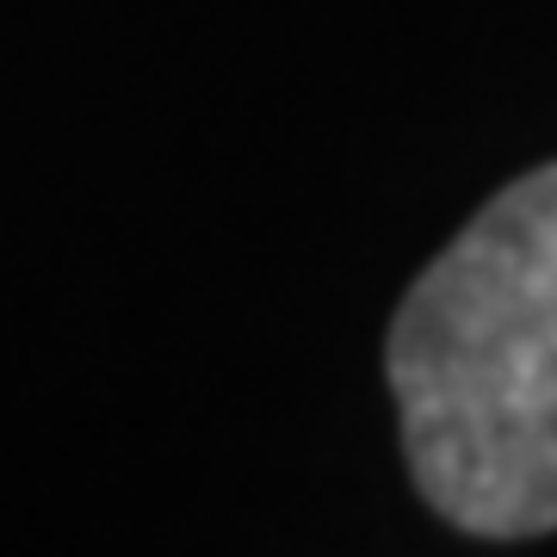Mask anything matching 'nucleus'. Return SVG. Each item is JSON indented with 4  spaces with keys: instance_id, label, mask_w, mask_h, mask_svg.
<instances>
[{
    "instance_id": "nucleus-1",
    "label": "nucleus",
    "mask_w": 557,
    "mask_h": 557,
    "mask_svg": "<svg viewBox=\"0 0 557 557\" xmlns=\"http://www.w3.org/2000/svg\"><path fill=\"white\" fill-rule=\"evenodd\" d=\"M384 372L421 502L458 533L557 527V161L502 186L391 317Z\"/></svg>"
}]
</instances>
